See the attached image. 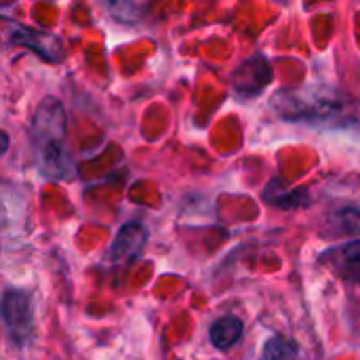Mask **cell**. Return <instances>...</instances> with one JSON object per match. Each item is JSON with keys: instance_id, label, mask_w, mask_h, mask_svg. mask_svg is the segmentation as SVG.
Masks as SVG:
<instances>
[{"instance_id": "obj_12", "label": "cell", "mask_w": 360, "mask_h": 360, "mask_svg": "<svg viewBox=\"0 0 360 360\" xmlns=\"http://www.w3.org/2000/svg\"><path fill=\"white\" fill-rule=\"evenodd\" d=\"M8 143H11V141H8V135H6L4 131H0V156L8 150Z\"/></svg>"}, {"instance_id": "obj_6", "label": "cell", "mask_w": 360, "mask_h": 360, "mask_svg": "<svg viewBox=\"0 0 360 360\" xmlns=\"http://www.w3.org/2000/svg\"><path fill=\"white\" fill-rule=\"evenodd\" d=\"M146 243H148V230L137 221H129L120 226L118 234L114 236V243L110 247V259L116 264L133 262L141 255Z\"/></svg>"}, {"instance_id": "obj_1", "label": "cell", "mask_w": 360, "mask_h": 360, "mask_svg": "<svg viewBox=\"0 0 360 360\" xmlns=\"http://www.w3.org/2000/svg\"><path fill=\"white\" fill-rule=\"evenodd\" d=\"M32 143L40 173L49 179H74L76 167L65 146L63 105L49 97L40 101L32 118Z\"/></svg>"}, {"instance_id": "obj_2", "label": "cell", "mask_w": 360, "mask_h": 360, "mask_svg": "<svg viewBox=\"0 0 360 360\" xmlns=\"http://www.w3.org/2000/svg\"><path fill=\"white\" fill-rule=\"evenodd\" d=\"M276 105L289 120H306L314 124H327V127H340V129H359L360 116L356 105L344 97H302L300 93H281L276 95Z\"/></svg>"}, {"instance_id": "obj_5", "label": "cell", "mask_w": 360, "mask_h": 360, "mask_svg": "<svg viewBox=\"0 0 360 360\" xmlns=\"http://www.w3.org/2000/svg\"><path fill=\"white\" fill-rule=\"evenodd\" d=\"M272 78V70H270V63L257 55V57H251L247 59L245 63H240L234 74H232V86L238 95L243 97H253L257 95Z\"/></svg>"}, {"instance_id": "obj_4", "label": "cell", "mask_w": 360, "mask_h": 360, "mask_svg": "<svg viewBox=\"0 0 360 360\" xmlns=\"http://www.w3.org/2000/svg\"><path fill=\"white\" fill-rule=\"evenodd\" d=\"M0 314L4 319V325H6L11 338L19 346H23L32 333V321H34L30 295L19 289L4 291L0 297Z\"/></svg>"}, {"instance_id": "obj_11", "label": "cell", "mask_w": 360, "mask_h": 360, "mask_svg": "<svg viewBox=\"0 0 360 360\" xmlns=\"http://www.w3.org/2000/svg\"><path fill=\"white\" fill-rule=\"evenodd\" d=\"M270 190H276V196H272V198H268V200H272L274 205H278V207H297V205H302L304 200L300 198V196H306V190H293V192H289V194H285L283 192V184H281V188L272 181L270 186H268Z\"/></svg>"}, {"instance_id": "obj_7", "label": "cell", "mask_w": 360, "mask_h": 360, "mask_svg": "<svg viewBox=\"0 0 360 360\" xmlns=\"http://www.w3.org/2000/svg\"><path fill=\"white\" fill-rule=\"evenodd\" d=\"M338 276L350 281V283H359L360 285V238L350 240L346 245L333 247L329 251L323 253L321 257Z\"/></svg>"}, {"instance_id": "obj_8", "label": "cell", "mask_w": 360, "mask_h": 360, "mask_svg": "<svg viewBox=\"0 0 360 360\" xmlns=\"http://www.w3.org/2000/svg\"><path fill=\"white\" fill-rule=\"evenodd\" d=\"M243 331H245L243 321H238L236 316H224L211 325L209 338L217 350H230L232 346H236L240 342Z\"/></svg>"}, {"instance_id": "obj_3", "label": "cell", "mask_w": 360, "mask_h": 360, "mask_svg": "<svg viewBox=\"0 0 360 360\" xmlns=\"http://www.w3.org/2000/svg\"><path fill=\"white\" fill-rule=\"evenodd\" d=\"M0 38H4L11 44L27 46L34 53H38L44 61H61L63 59V44L55 34L32 30L23 23H17L13 19L0 17Z\"/></svg>"}, {"instance_id": "obj_9", "label": "cell", "mask_w": 360, "mask_h": 360, "mask_svg": "<svg viewBox=\"0 0 360 360\" xmlns=\"http://www.w3.org/2000/svg\"><path fill=\"white\" fill-rule=\"evenodd\" d=\"M331 224L335 226L338 234H360V211L359 209H342L331 217Z\"/></svg>"}, {"instance_id": "obj_10", "label": "cell", "mask_w": 360, "mask_h": 360, "mask_svg": "<svg viewBox=\"0 0 360 360\" xmlns=\"http://www.w3.org/2000/svg\"><path fill=\"white\" fill-rule=\"evenodd\" d=\"M295 344L283 338H272L264 348V360H295Z\"/></svg>"}]
</instances>
